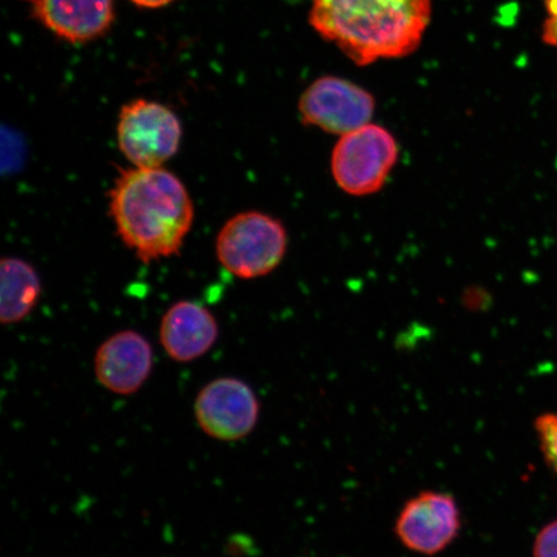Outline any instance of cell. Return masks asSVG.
I'll use <instances>...</instances> for the list:
<instances>
[{"label":"cell","instance_id":"obj_9","mask_svg":"<svg viewBox=\"0 0 557 557\" xmlns=\"http://www.w3.org/2000/svg\"><path fill=\"white\" fill-rule=\"evenodd\" d=\"M152 369L154 350L149 339L136 331L113 334L103 341L95 354V377L111 394H137L150 379Z\"/></svg>","mask_w":557,"mask_h":557},{"label":"cell","instance_id":"obj_4","mask_svg":"<svg viewBox=\"0 0 557 557\" xmlns=\"http://www.w3.org/2000/svg\"><path fill=\"white\" fill-rule=\"evenodd\" d=\"M398 159V139L382 125L368 123L339 136L332 151V176L347 195L368 197L386 185Z\"/></svg>","mask_w":557,"mask_h":557},{"label":"cell","instance_id":"obj_3","mask_svg":"<svg viewBox=\"0 0 557 557\" xmlns=\"http://www.w3.org/2000/svg\"><path fill=\"white\" fill-rule=\"evenodd\" d=\"M288 249V233L281 220L268 213L235 214L215 239L218 260L230 274L256 278L273 273Z\"/></svg>","mask_w":557,"mask_h":557},{"label":"cell","instance_id":"obj_7","mask_svg":"<svg viewBox=\"0 0 557 557\" xmlns=\"http://www.w3.org/2000/svg\"><path fill=\"white\" fill-rule=\"evenodd\" d=\"M375 100L367 89L338 76H322L299 97L301 121L325 134L344 136L371 123Z\"/></svg>","mask_w":557,"mask_h":557},{"label":"cell","instance_id":"obj_2","mask_svg":"<svg viewBox=\"0 0 557 557\" xmlns=\"http://www.w3.org/2000/svg\"><path fill=\"white\" fill-rule=\"evenodd\" d=\"M431 0H312L310 25L359 66L401 59L421 45Z\"/></svg>","mask_w":557,"mask_h":557},{"label":"cell","instance_id":"obj_8","mask_svg":"<svg viewBox=\"0 0 557 557\" xmlns=\"http://www.w3.org/2000/svg\"><path fill=\"white\" fill-rule=\"evenodd\" d=\"M461 527V511L450 494L423 492L404 505L395 534L410 552L433 556L451 545Z\"/></svg>","mask_w":557,"mask_h":557},{"label":"cell","instance_id":"obj_6","mask_svg":"<svg viewBox=\"0 0 557 557\" xmlns=\"http://www.w3.org/2000/svg\"><path fill=\"white\" fill-rule=\"evenodd\" d=\"M261 403L246 381L220 377L206 383L194 401V417L203 433L222 443L240 442L259 424Z\"/></svg>","mask_w":557,"mask_h":557},{"label":"cell","instance_id":"obj_10","mask_svg":"<svg viewBox=\"0 0 557 557\" xmlns=\"http://www.w3.org/2000/svg\"><path fill=\"white\" fill-rule=\"evenodd\" d=\"M35 21L70 45H86L109 33L114 0H26Z\"/></svg>","mask_w":557,"mask_h":557},{"label":"cell","instance_id":"obj_16","mask_svg":"<svg viewBox=\"0 0 557 557\" xmlns=\"http://www.w3.org/2000/svg\"><path fill=\"white\" fill-rule=\"evenodd\" d=\"M128 2L143 10H160L176 2V0H128Z\"/></svg>","mask_w":557,"mask_h":557},{"label":"cell","instance_id":"obj_1","mask_svg":"<svg viewBox=\"0 0 557 557\" xmlns=\"http://www.w3.org/2000/svg\"><path fill=\"white\" fill-rule=\"evenodd\" d=\"M109 212L117 236L144 263L178 255L194 221L189 191L163 166L121 170Z\"/></svg>","mask_w":557,"mask_h":557},{"label":"cell","instance_id":"obj_17","mask_svg":"<svg viewBox=\"0 0 557 557\" xmlns=\"http://www.w3.org/2000/svg\"><path fill=\"white\" fill-rule=\"evenodd\" d=\"M545 2L547 17L557 20V0H543Z\"/></svg>","mask_w":557,"mask_h":557},{"label":"cell","instance_id":"obj_13","mask_svg":"<svg viewBox=\"0 0 557 557\" xmlns=\"http://www.w3.org/2000/svg\"><path fill=\"white\" fill-rule=\"evenodd\" d=\"M535 431L546 463L557 473V413H545L535 421Z\"/></svg>","mask_w":557,"mask_h":557},{"label":"cell","instance_id":"obj_15","mask_svg":"<svg viewBox=\"0 0 557 557\" xmlns=\"http://www.w3.org/2000/svg\"><path fill=\"white\" fill-rule=\"evenodd\" d=\"M542 38L546 45L557 50V20L546 18L545 24H543Z\"/></svg>","mask_w":557,"mask_h":557},{"label":"cell","instance_id":"obj_11","mask_svg":"<svg viewBox=\"0 0 557 557\" xmlns=\"http://www.w3.org/2000/svg\"><path fill=\"white\" fill-rule=\"evenodd\" d=\"M219 334L213 313L191 301L172 305L159 329L160 345L177 363H191L205 357L218 343Z\"/></svg>","mask_w":557,"mask_h":557},{"label":"cell","instance_id":"obj_5","mask_svg":"<svg viewBox=\"0 0 557 557\" xmlns=\"http://www.w3.org/2000/svg\"><path fill=\"white\" fill-rule=\"evenodd\" d=\"M117 145L138 169H158L177 154L183 125L165 104L136 99L123 104L117 117Z\"/></svg>","mask_w":557,"mask_h":557},{"label":"cell","instance_id":"obj_12","mask_svg":"<svg viewBox=\"0 0 557 557\" xmlns=\"http://www.w3.org/2000/svg\"><path fill=\"white\" fill-rule=\"evenodd\" d=\"M40 277L29 262L4 257L0 262V320L4 325L23 322L38 304Z\"/></svg>","mask_w":557,"mask_h":557},{"label":"cell","instance_id":"obj_14","mask_svg":"<svg viewBox=\"0 0 557 557\" xmlns=\"http://www.w3.org/2000/svg\"><path fill=\"white\" fill-rule=\"evenodd\" d=\"M533 557H557V519L541 529L535 537Z\"/></svg>","mask_w":557,"mask_h":557}]
</instances>
